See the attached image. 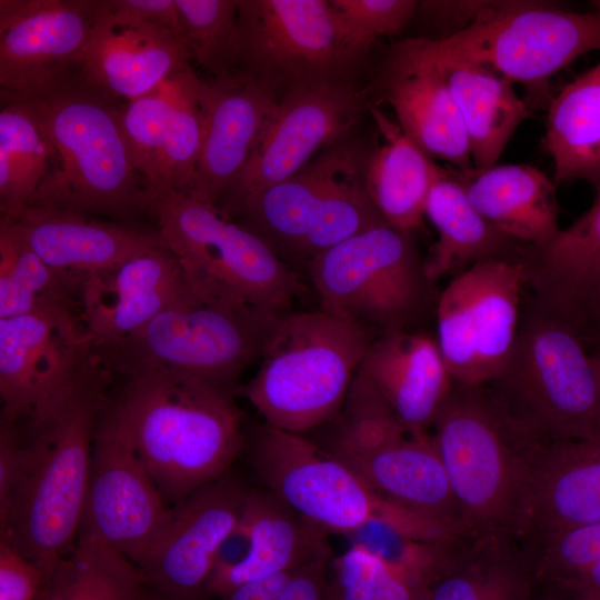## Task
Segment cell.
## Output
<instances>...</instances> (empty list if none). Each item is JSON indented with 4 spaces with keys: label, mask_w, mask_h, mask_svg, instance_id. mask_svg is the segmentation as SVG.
I'll return each instance as SVG.
<instances>
[{
    "label": "cell",
    "mask_w": 600,
    "mask_h": 600,
    "mask_svg": "<svg viewBox=\"0 0 600 600\" xmlns=\"http://www.w3.org/2000/svg\"><path fill=\"white\" fill-rule=\"evenodd\" d=\"M111 378L99 361L41 419L14 427L22 441V464L0 521V539L40 569L46 587L57 561L77 543L97 420Z\"/></svg>",
    "instance_id": "obj_1"
},
{
    "label": "cell",
    "mask_w": 600,
    "mask_h": 600,
    "mask_svg": "<svg viewBox=\"0 0 600 600\" xmlns=\"http://www.w3.org/2000/svg\"><path fill=\"white\" fill-rule=\"evenodd\" d=\"M124 379L111 406L168 506L231 470L246 443L236 391L162 372Z\"/></svg>",
    "instance_id": "obj_2"
},
{
    "label": "cell",
    "mask_w": 600,
    "mask_h": 600,
    "mask_svg": "<svg viewBox=\"0 0 600 600\" xmlns=\"http://www.w3.org/2000/svg\"><path fill=\"white\" fill-rule=\"evenodd\" d=\"M431 428L463 536L519 539L530 467L542 444L506 414L486 384L453 381Z\"/></svg>",
    "instance_id": "obj_3"
},
{
    "label": "cell",
    "mask_w": 600,
    "mask_h": 600,
    "mask_svg": "<svg viewBox=\"0 0 600 600\" xmlns=\"http://www.w3.org/2000/svg\"><path fill=\"white\" fill-rule=\"evenodd\" d=\"M108 99L74 81L19 101L31 109L53 149L52 167L30 207L120 218L151 212V197L126 142L121 110Z\"/></svg>",
    "instance_id": "obj_4"
},
{
    "label": "cell",
    "mask_w": 600,
    "mask_h": 600,
    "mask_svg": "<svg viewBox=\"0 0 600 600\" xmlns=\"http://www.w3.org/2000/svg\"><path fill=\"white\" fill-rule=\"evenodd\" d=\"M523 299L509 356L486 387L539 444L600 438L598 384L584 338L530 294Z\"/></svg>",
    "instance_id": "obj_5"
},
{
    "label": "cell",
    "mask_w": 600,
    "mask_h": 600,
    "mask_svg": "<svg viewBox=\"0 0 600 600\" xmlns=\"http://www.w3.org/2000/svg\"><path fill=\"white\" fill-rule=\"evenodd\" d=\"M372 327L319 309L281 316L256 374L238 388L263 422L312 432L341 411Z\"/></svg>",
    "instance_id": "obj_6"
},
{
    "label": "cell",
    "mask_w": 600,
    "mask_h": 600,
    "mask_svg": "<svg viewBox=\"0 0 600 600\" xmlns=\"http://www.w3.org/2000/svg\"><path fill=\"white\" fill-rule=\"evenodd\" d=\"M369 154L346 136L292 177L246 198L229 218L239 217L291 270L306 271L320 253L387 222L366 189Z\"/></svg>",
    "instance_id": "obj_7"
},
{
    "label": "cell",
    "mask_w": 600,
    "mask_h": 600,
    "mask_svg": "<svg viewBox=\"0 0 600 600\" xmlns=\"http://www.w3.org/2000/svg\"><path fill=\"white\" fill-rule=\"evenodd\" d=\"M151 213L202 301L284 314L306 292L297 272L218 207L169 189L152 198Z\"/></svg>",
    "instance_id": "obj_8"
},
{
    "label": "cell",
    "mask_w": 600,
    "mask_h": 600,
    "mask_svg": "<svg viewBox=\"0 0 600 600\" xmlns=\"http://www.w3.org/2000/svg\"><path fill=\"white\" fill-rule=\"evenodd\" d=\"M311 439L382 498L461 534L459 509L431 434L412 436L356 373L339 414Z\"/></svg>",
    "instance_id": "obj_9"
},
{
    "label": "cell",
    "mask_w": 600,
    "mask_h": 600,
    "mask_svg": "<svg viewBox=\"0 0 600 600\" xmlns=\"http://www.w3.org/2000/svg\"><path fill=\"white\" fill-rule=\"evenodd\" d=\"M281 316L200 301L167 310L94 352L112 373L162 372L238 392L241 376L260 361Z\"/></svg>",
    "instance_id": "obj_10"
},
{
    "label": "cell",
    "mask_w": 600,
    "mask_h": 600,
    "mask_svg": "<svg viewBox=\"0 0 600 600\" xmlns=\"http://www.w3.org/2000/svg\"><path fill=\"white\" fill-rule=\"evenodd\" d=\"M401 43L426 61L482 66L536 91L578 57L600 50V4L574 12L539 1H496L450 37Z\"/></svg>",
    "instance_id": "obj_11"
},
{
    "label": "cell",
    "mask_w": 600,
    "mask_h": 600,
    "mask_svg": "<svg viewBox=\"0 0 600 600\" xmlns=\"http://www.w3.org/2000/svg\"><path fill=\"white\" fill-rule=\"evenodd\" d=\"M243 451L262 487L329 534L347 537L373 519L423 540L438 534L434 521L382 498L306 436L262 422L246 434Z\"/></svg>",
    "instance_id": "obj_12"
},
{
    "label": "cell",
    "mask_w": 600,
    "mask_h": 600,
    "mask_svg": "<svg viewBox=\"0 0 600 600\" xmlns=\"http://www.w3.org/2000/svg\"><path fill=\"white\" fill-rule=\"evenodd\" d=\"M306 273L320 309L380 332L413 330L438 299L412 233L388 222L320 253Z\"/></svg>",
    "instance_id": "obj_13"
},
{
    "label": "cell",
    "mask_w": 600,
    "mask_h": 600,
    "mask_svg": "<svg viewBox=\"0 0 600 600\" xmlns=\"http://www.w3.org/2000/svg\"><path fill=\"white\" fill-rule=\"evenodd\" d=\"M240 56L236 74L276 92L348 79L349 51L333 7L326 0H240Z\"/></svg>",
    "instance_id": "obj_14"
},
{
    "label": "cell",
    "mask_w": 600,
    "mask_h": 600,
    "mask_svg": "<svg viewBox=\"0 0 600 600\" xmlns=\"http://www.w3.org/2000/svg\"><path fill=\"white\" fill-rule=\"evenodd\" d=\"M523 260H483L454 276L436 303L437 341L452 381L486 384L516 339L523 292Z\"/></svg>",
    "instance_id": "obj_15"
},
{
    "label": "cell",
    "mask_w": 600,
    "mask_h": 600,
    "mask_svg": "<svg viewBox=\"0 0 600 600\" xmlns=\"http://www.w3.org/2000/svg\"><path fill=\"white\" fill-rule=\"evenodd\" d=\"M98 362L78 313L71 310L0 319V423L23 427L39 420Z\"/></svg>",
    "instance_id": "obj_16"
},
{
    "label": "cell",
    "mask_w": 600,
    "mask_h": 600,
    "mask_svg": "<svg viewBox=\"0 0 600 600\" xmlns=\"http://www.w3.org/2000/svg\"><path fill=\"white\" fill-rule=\"evenodd\" d=\"M170 507L107 398L97 420L78 538L101 542L139 567L164 531Z\"/></svg>",
    "instance_id": "obj_17"
},
{
    "label": "cell",
    "mask_w": 600,
    "mask_h": 600,
    "mask_svg": "<svg viewBox=\"0 0 600 600\" xmlns=\"http://www.w3.org/2000/svg\"><path fill=\"white\" fill-rule=\"evenodd\" d=\"M368 94V89L357 88L350 79L307 83L283 91L219 209L229 217L246 198L292 177L326 147L348 136L369 107Z\"/></svg>",
    "instance_id": "obj_18"
},
{
    "label": "cell",
    "mask_w": 600,
    "mask_h": 600,
    "mask_svg": "<svg viewBox=\"0 0 600 600\" xmlns=\"http://www.w3.org/2000/svg\"><path fill=\"white\" fill-rule=\"evenodd\" d=\"M101 0H1L0 87L29 101L78 80Z\"/></svg>",
    "instance_id": "obj_19"
},
{
    "label": "cell",
    "mask_w": 600,
    "mask_h": 600,
    "mask_svg": "<svg viewBox=\"0 0 600 600\" xmlns=\"http://www.w3.org/2000/svg\"><path fill=\"white\" fill-rule=\"evenodd\" d=\"M249 488L230 470L170 507L164 531L139 566L153 593L207 600L219 547L238 522Z\"/></svg>",
    "instance_id": "obj_20"
},
{
    "label": "cell",
    "mask_w": 600,
    "mask_h": 600,
    "mask_svg": "<svg viewBox=\"0 0 600 600\" xmlns=\"http://www.w3.org/2000/svg\"><path fill=\"white\" fill-rule=\"evenodd\" d=\"M190 58L180 33L118 12L102 0L83 49L78 81L109 98L132 101L188 66Z\"/></svg>",
    "instance_id": "obj_21"
},
{
    "label": "cell",
    "mask_w": 600,
    "mask_h": 600,
    "mask_svg": "<svg viewBox=\"0 0 600 600\" xmlns=\"http://www.w3.org/2000/svg\"><path fill=\"white\" fill-rule=\"evenodd\" d=\"M200 301L176 256L162 246L89 279L79 294L78 318L97 350L167 310Z\"/></svg>",
    "instance_id": "obj_22"
},
{
    "label": "cell",
    "mask_w": 600,
    "mask_h": 600,
    "mask_svg": "<svg viewBox=\"0 0 600 600\" xmlns=\"http://www.w3.org/2000/svg\"><path fill=\"white\" fill-rule=\"evenodd\" d=\"M280 94L237 74L201 83L202 139L190 197L218 207L251 157Z\"/></svg>",
    "instance_id": "obj_23"
},
{
    "label": "cell",
    "mask_w": 600,
    "mask_h": 600,
    "mask_svg": "<svg viewBox=\"0 0 600 600\" xmlns=\"http://www.w3.org/2000/svg\"><path fill=\"white\" fill-rule=\"evenodd\" d=\"M8 220L78 302L82 287L92 277L166 246L158 231L71 211L29 207Z\"/></svg>",
    "instance_id": "obj_24"
},
{
    "label": "cell",
    "mask_w": 600,
    "mask_h": 600,
    "mask_svg": "<svg viewBox=\"0 0 600 600\" xmlns=\"http://www.w3.org/2000/svg\"><path fill=\"white\" fill-rule=\"evenodd\" d=\"M600 521V438L540 446L533 457L519 540L536 548L564 530Z\"/></svg>",
    "instance_id": "obj_25"
},
{
    "label": "cell",
    "mask_w": 600,
    "mask_h": 600,
    "mask_svg": "<svg viewBox=\"0 0 600 600\" xmlns=\"http://www.w3.org/2000/svg\"><path fill=\"white\" fill-rule=\"evenodd\" d=\"M357 372L412 436L428 434L453 383L437 338L417 330L380 332Z\"/></svg>",
    "instance_id": "obj_26"
},
{
    "label": "cell",
    "mask_w": 600,
    "mask_h": 600,
    "mask_svg": "<svg viewBox=\"0 0 600 600\" xmlns=\"http://www.w3.org/2000/svg\"><path fill=\"white\" fill-rule=\"evenodd\" d=\"M382 99L398 124L427 156L457 169L472 168L462 117L441 70L397 43L380 82Z\"/></svg>",
    "instance_id": "obj_27"
},
{
    "label": "cell",
    "mask_w": 600,
    "mask_h": 600,
    "mask_svg": "<svg viewBox=\"0 0 600 600\" xmlns=\"http://www.w3.org/2000/svg\"><path fill=\"white\" fill-rule=\"evenodd\" d=\"M534 552L519 539L452 536L424 590L430 600H532Z\"/></svg>",
    "instance_id": "obj_28"
},
{
    "label": "cell",
    "mask_w": 600,
    "mask_h": 600,
    "mask_svg": "<svg viewBox=\"0 0 600 600\" xmlns=\"http://www.w3.org/2000/svg\"><path fill=\"white\" fill-rule=\"evenodd\" d=\"M446 170L479 213L510 238L540 247L560 231L556 183L538 168L509 163Z\"/></svg>",
    "instance_id": "obj_29"
},
{
    "label": "cell",
    "mask_w": 600,
    "mask_h": 600,
    "mask_svg": "<svg viewBox=\"0 0 600 600\" xmlns=\"http://www.w3.org/2000/svg\"><path fill=\"white\" fill-rule=\"evenodd\" d=\"M523 261L530 296L580 331L583 304L600 286V191L551 241L528 246Z\"/></svg>",
    "instance_id": "obj_30"
},
{
    "label": "cell",
    "mask_w": 600,
    "mask_h": 600,
    "mask_svg": "<svg viewBox=\"0 0 600 600\" xmlns=\"http://www.w3.org/2000/svg\"><path fill=\"white\" fill-rule=\"evenodd\" d=\"M247 501L252 513L251 552L239 567L208 584L207 600L219 599L243 583L333 557L329 533L267 488H249Z\"/></svg>",
    "instance_id": "obj_31"
},
{
    "label": "cell",
    "mask_w": 600,
    "mask_h": 600,
    "mask_svg": "<svg viewBox=\"0 0 600 600\" xmlns=\"http://www.w3.org/2000/svg\"><path fill=\"white\" fill-rule=\"evenodd\" d=\"M424 217L438 232L424 258L429 279L463 272L483 260H523L528 246L501 232L472 206L463 188L439 166Z\"/></svg>",
    "instance_id": "obj_32"
},
{
    "label": "cell",
    "mask_w": 600,
    "mask_h": 600,
    "mask_svg": "<svg viewBox=\"0 0 600 600\" xmlns=\"http://www.w3.org/2000/svg\"><path fill=\"white\" fill-rule=\"evenodd\" d=\"M430 63L441 70L462 117L473 168L497 164L517 128L531 116L530 107L511 80L489 68L457 61Z\"/></svg>",
    "instance_id": "obj_33"
},
{
    "label": "cell",
    "mask_w": 600,
    "mask_h": 600,
    "mask_svg": "<svg viewBox=\"0 0 600 600\" xmlns=\"http://www.w3.org/2000/svg\"><path fill=\"white\" fill-rule=\"evenodd\" d=\"M368 109L383 142L370 151L364 174L367 192L389 224L412 233L423 226L439 166L377 106L369 104Z\"/></svg>",
    "instance_id": "obj_34"
},
{
    "label": "cell",
    "mask_w": 600,
    "mask_h": 600,
    "mask_svg": "<svg viewBox=\"0 0 600 600\" xmlns=\"http://www.w3.org/2000/svg\"><path fill=\"white\" fill-rule=\"evenodd\" d=\"M542 146L553 161L556 184L587 180L600 191V63L551 99Z\"/></svg>",
    "instance_id": "obj_35"
},
{
    "label": "cell",
    "mask_w": 600,
    "mask_h": 600,
    "mask_svg": "<svg viewBox=\"0 0 600 600\" xmlns=\"http://www.w3.org/2000/svg\"><path fill=\"white\" fill-rule=\"evenodd\" d=\"M147 592L133 561L101 542L78 538L54 564L41 600H143Z\"/></svg>",
    "instance_id": "obj_36"
},
{
    "label": "cell",
    "mask_w": 600,
    "mask_h": 600,
    "mask_svg": "<svg viewBox=\"0 0 600 600\" xmlns=\"http://www.w3.org/2000/svg\"><path fill=\"white\" fill-rule=\"evenodd\" d=\"M53 163V149L31 109L6 102L0 112V210L14 219L29 208Z\"/></svg>",
    "instance_id": "obj_37"
},
{
    "label": "cell",
    "mask_w": 600,
    "mask_h": 600,
    "mask_svg": "<svg viewBox=\"0 0 600 600\" xmlns=\"http://www.w3.org/2000/svg\"><path fill=\"white\" fill-rule=\"evenodd\" d=\"M46 309L80 312L76 297L10 220H0V319Z\"/></svg>",
    "instance_id": "obj_38"
},
{
    "label": "cell",
    "mask_w": 600,
    "mask_h": 600,
    "mask_svg": "<svg viewBox=\"0 0 600 600\" xmlns=\"http://www.w3.org/2000/svg\"><path fill=\"white\" fill-rule=\"evenodd\" d=\"M183 40L214 79L234 77L240 56L238 3L234 0H176Z\"/></svg>",
    "instance_id": "obj_39"
},
{
    "label": "cell",
    "mask_w": 600,
    "mask_h": 600,
    "mask_svg": "<svg viewBox=\"0 0 600 600\" xmlns=\"http://www.w3.org/2000/svg\"><path fill=\"white\" fill-rule=\"evenodd\" d=\"M202 80L188 64L177 73V90L160 166L161 191L190 194L202 139Z\"/></svg>",
    "instance_id": "obj_40"
},
{
    "label": "cell",
    "mask_w": 600,
    "mask_h": 600,
    "mask_svg": "<svg viewBox=\"0 0 600 600\" xmlns=\"http://www.w3.org/2000/svg\"><path fill=\"white\" fill-rule=\"evenodd\" d=\"M177 73L121 109V124L130 157L150 197L160 183L161 158L176 98Z\"/></svg>",
    "instance_id": "obj_41"
},
{
    "label": "cell",
    "mask_w": 600,
    "mask_h": 600,
    "mask_svg": "<svg viewBox=\"0 0 600 600\" xmlns=\"http://www.w3.org/2000/svg\"><path fill=\"white\" fill-rule=\"evenodd\" d=\"M346 538L379 559L412 590L424 589L448 539H418L382 519L366 522Z\"/></svg>",
    "instance_id": "obj_42"
},
{
    "label": "cell",
    "mask_w": 600,
    "mask_h": 600,
    "mask_svg": "<svg viewBox=\"0 0 600 600\" xmlns=\"http://www.w3.org/2000/svg\"><path fill=\"white\" fill-rule=\"evenodd\" d=\"M332 600H412L413 590L379 559L351 546L330 562Z\"/></svg>",
    "instance_id": "obj_43"
},
{
    "label": "cell",
    "mask_w": 600,
    "mask_h": 600,
    "mask_svg": "<svg viewBox=\"0 0 600 600\" xmlns=\"http://www.w3.org/2000/svg\"><path fill=\"white\" fill-rule=\"evenodd\" d=\"M343 40L358 59L381 37L399 33L417 13L416 0H330Z\"/></svg>",
    "instance_id": "obj_44"
},
{
    "label": "cell",
    "mask_w": 600,
    "mask_h": 600,
    "mask_svg": "<svg viewBox=\"0 0 600 600\" xmlns=\"http://www.w3.org/2000/svg\"><path fill=\"white\" fill-rule=\"evenodd\" d=\"M539 580L563 587L600 560V521L557 533L532 548Z\"/></svg>",
    "instance_id": "obj_45"
},
{
    "label": "cell",
    "mask_w": 600,
    "mask_h": 600,
    "mask_svg": "<svg viewBox=\"0 0 600 600\" xmlns=\"http://www.w3.org/2000/svg\"><path fill=\"white\" fill-rule=\"evenodd\" d=\"M333 557L250 581L214 600H332L330 562Z\"/></svg>",
    "instance_id": "obj_46"
},
{
    "label": "cell",
    "mask_w": 600,
    "mask_h": 600,
    "mask_svg": "<svg viewBox=\"0 0 600 600\" xmlns=\"http://www.w3.org/2000/svg\"><path fill=\"white\" fill-rule=\"evenodd\" d=\"M44 587L40 569L0 539V600H41Z\"/></svg>",
    "instance_id": "obj_47"
},
{
    "label": "cell",
    "mask_w": 600,
    "mask_h": 600,
    "mask_svg": "<svg viewBox=\"0 0 600 600\" xmlns=\"http://www.w3.org/2000/svg\"><path fill=\"white\" fill-rule=\"evenodd\" d=\"M496 1H419L417 12L422 13L436 27L446 32L443 38L450 37L474 22L486 13ZM442 39V38H441Z\"/></svg>",
    "instance_id": "obj_48"
},
{
    "label": "cell",
    "mask_w": 600,
    "mask_h": 600,
    "mask_svg": "<svg viewBox=\"0 0 600 600\" xmlns=\"http://www.w3.org/2000/svg\"><path fill=\"white\" fill-rule=\"evenodd\" d=\"M251 549L252 513L246 498L238 522L219 547L209 583L243 563Z\"/></svg>",
    "instance_id": "obj_49"
},
{
    "label": "cell",
    "mask_w": 600,
    "mask_h": 600,
    "mask_svg": "<svg viewBox=\"0 0 600 600\" xmlns=\"http://www.w3.org/2000/svg\"><path fill=\"white\" fill-rule=\"evenodd\" d=\"M22 464V441L12 426L0 424V521L9 510Z\"/></svg>",
    "instance_id": "obj_50"
},
{
    "label": "cell",
    "mask_w": 600,
    "mask_h": 600,
    "mask_svg": "<svg viewBox=\"0 0 600 600\" xmlns=\"http://www.w3.org/2000/svg\"><path fill=\"white\" fill-rule=\"evenodd\" d=\"M108 4L118 12L164 24L182 36L176 0H108Z\"/></svg>",
    "instance_id": "obj_51"
},
{
    "label": "cell",
    "mask_w": 600,
    "mask_h": 600,
    "mask_svg": "<svg viewBox=\"0 0 600 600\" xmlns=\"http://www.w3.org/2000/svg\"><path fill=\"white\" fill-rule=\"evenodd\" d=\"M563 588L572 591L577 600H600V560Z\"/></svg>",
    "instance_id": "obj_52"
},
{
    "label": "cell",
    "mask_w": 600,
    "mask_h": 600,
    "mask_svg": "<svg viewBox=\"0 0 600 600\" xmlns=\"http://www.w3.org/2000/svg\"><path fill=\"white\" fill-rule=\"evenodd\" d=\"M580 332L600 341V286L588 297L581 312Z\"/></svg>",
    "instance_id": "obj_53"
},
{
    "label": "cell",
    "mask_w": 600,
    "mask_h": 600,
    "mask_svg": "<svg viewBox=\"0 0 600 600\" xmlns=\"http://www.w3.org/2000/svg\"><path fill=\"white\" fill-rule=\"evenodd\" d=\"M591 363L596 373L597 384H598V394H599V406H600V351L590 354Z\"/></svg>",
    "instance_id": "obj_54"
},
{
    "label": "cell",
    "mask_w": 600,
    "mask_h": 600,
    "mask_svg": "<svg viewBox=\"0 0 600 600\" xmlns=\"http://www.w3.org/2000/svg\"><path fill=\"white\" fill-rule=\"evenodd\" d=\"M412 600H430L424 589L413 590Z\"/></svg>",
    "instance_id": "obj_55"
},
{
    "label": "cell",
    "mask_w": 600,
    "mask_h": 600,
    "mask_svg": "<svg viewBox=\"0 0 600 600\" xmlns=\"http://www.w3.org/2000/svg\"><path fill=\"white\" fill-rule=\"evenodd\" d=\"M143 600H166L163 598H161L160 596L153 593L149 588H148V592L144 597Z\"/></svg>",
    "instance_id": "obj_56"
},
{
    "label": "cell",
    "mask_w": 600,
    "mask_h": 600,
    "mask_svg": "<svg viewBox=\"0 0 600 600\" xmlns=\"http://www.w3.org/2000/svg\"><path fill=\"white\" fill-rule=\"evenodd\" d=\"M547 600H561V599L550 598V599H547ZM576 600H577V599H576Z\"/></svg>",
    "instance_id": "obj_57"
}]
</instances>
